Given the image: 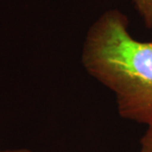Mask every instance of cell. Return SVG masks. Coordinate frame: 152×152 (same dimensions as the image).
I'll return each mask as SVG.
<instances>
[{"label":"cell","instance_id":"obj_1","mask_svg":"<svg viewBox=\"0 0 152 152\" xmlns=\"http://www.w3.org/2000/svg\"><path fill=\"white\" fill-rule=\"evenodd\" d=\"M129 19L107 10L87 32L82 64L87 73L115 94L118 115L147 124L152 121V42L129 33Z\"/></svg>","mask_w":152,"mask_h":152},{"label":"cell","instance_id":"obj_2","mask_svg":"<svg viewBox=\"0 0 152 152\" xmlns=\"http://www.w3.org/2000/svg\"><path fill=\"white\" fill-rule=\"evenodd\" d=\"M132 2L145 27L152 30V0H132Z\"/></svg>","mask_w":152,"mask_h":152},{"label":"cell","instance_id":"obj_3","mask_svg":"<svg viewBox=\"0 0 152 152\" xmlns=\"http://www.w3.org/2000/svg\"><path fill=\"white\" fill-rule=\"evenodd\" d=\"M139 152H152V121L147 124V129L140 139Z\"/></svg>","mask_w":152,"mask_h":152},{"label":"cell","instance_id":"obj_4","mask_svg":"<svg viewBox=\"0 0 152 152\" xmlns=\"http://www.w3.org/2000/svg\"><path fill=\"white\" fill-rule=\"evenodd\" d=\"M0 152H33L32 150L27 149V148H20V149H1Z\"/></svg>","mask_w":152,"mask_h":152}]
</instances>
